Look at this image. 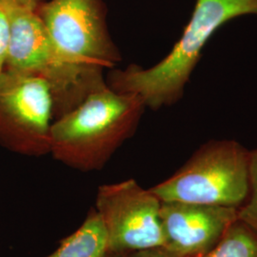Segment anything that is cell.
Segmentation results:
<instances>
[{"label": "cell", "mask_w": 257, "mask_h": 257, "mask_svg": "<svg viewBox=\"0 0 257 257\" xmlns=\"http://www.w3.org/2000/svg\"><path fill=\"white\" fill-rule=\"evenodd\" d=\"M11 32L5 69L32 74L49 83L55 100V119L75 107L69 83L37 10H10Z\"/></svg>", "instance_id": "7"}, {"label": "cell", "mask_w": 257, "mask_h": 257, "mask_svg": "<svg viewBox=\"0 0 257 257\" xmlns=\"http://www.w3.org/2000/svg\"><path fill=\"white\" fill-rule=\"evenodd\" d=\"M245 15H257V0H196L192 18L169 55L149 69L132 64L124 70H111L106 82L114 91L138 94L153 110L173 105L182 97L213 34Z\"/></svg>", "instance_id": "2"}, {"label": "cell", "mask_w": 257, "mask_h": 257, "mask_svg": "<svg viewBox=\"0 0 257 257\" xmlns=\"http://www.w3.org/2000/svg\"><path fill=\"white\" fill-rule=\"evenodd\" d=\"M76 106L106 85L103 74L121 60L103 0H50L37 8Z\"/></svg>", "instance_id": "3"}, {"label": "cell", "mask_w": 257, "mask_h": 257, "mask_svg": "<svg viewBox=\"0 0 257 257\" xmlns=\"http://www.w3.org/2000/svg\"><path fill=\"white\" fill-rule=\"evenodd\" d=\"M237 217L257 233V149L249 152L248 196L239 207Z\"/></svg>", "instance_id": "11"}, {"label": "cell", "mask_w": 257, "mask_h": 257, "mask_svg": "<svg viewBox=\"0 0 257 257\" xmlns=\"http://www.w3.org/2000/svg\"><path fill=\"white\" fill-rule=\"evenodd\" d=\"M124 257H171L163 247L145 248L124 254Z\"/></svg>", "instance_id": "14"}, {"label": "cell", "mask_w": 257, "mask_h": 257, "mask_svg": "<svg viewBox=\"0 0 257 257\" xmlns=\"http://www.w3.org/2000/svg\"><path fill=\"white\" fill-rule=\"evenodd\" d=\"M145 108L138 94L117 92L106 84L55 119L50 154L74 170L99 171L135 135Z\"/></svg>", "instance_id": "1"}, {"label": "cell", "mask_w": 257, "mask_h": 257, "mask_svg": "<svg viewBox=\"0 0 257 257\" xmlns=\"http://www.w3.org/2000/svg\"><path fill=\"white\" fill-rule=\"evenodd\" d=\"M11 32V17L10 9L0 3V75L5 69L6 55L9 44Z\"/></svg>", "instance_id": "12"}, {"label": "cell", "mask_w": 257, "mask_h": 257, "mask_svg": "<svg viewBox=\"0 0 257 257\" xmlns=\"http://www.w3.org/2000/svg\"><path fill=\"white\" fill-rule=\"evenodd\" d=\"M44 0H0L8 9L37 10Z\"/></svg>", "instance_id": "13"}, {"label": "cell", "mask_w": 257, "mask_h": 257, "mask_svg": "<svg viewBox=\"0 0 257 257\" xmlns=\"http://www.w3.org/2000/svg\"><path fill=\"white\" fill-rule=\"evenodd\" d=\"M55 100L40 76L4 71L0 75V144L27 156L50 154Z\"/></svg>", "instance_id": "5"}, {"label": "cell", "mask_w": 257, "mask_h": 257, "mask_svg": "<svg viewBox=\"0 0 257 257\" xmlns=\"http://www.w3.org/2000/svg\"><path fill=\"white\" fill-rule=\"evenodd\" d=\"M193 257H257V233L237 219L210 250Z\"/></svg>", "instance_id": "10"}, {"label": "cell", "mask_w": 257, "mask_h": 257, "mask_svg": "<svg viewBox=\"0 0 257 257\" xmlns=\"http://www.w3.org/2000/svg\"><path fill=\"white\" fill-rule=\"evenodd\" d=\"M108 253L106 230L98 213L92 209L80 227L45 257H105Z\"/></svg>", "instance_id": "9"}, {"label": "cell", "mask_w": 257, "mask_h": 257, "mask_svg": "<svg viewBox=\"0 0 257 257\" xmlns=\"http://www.w3.org/2000/svg\"><path fill=\"white\" fill-rule=\"evenodd\" d=\"M105 257H124V254H116V253H108Z\"/></svg>", "instance_id": "15"}, {"label": "cell", "mask_w": 257, "mask_h": 257, "mask_svg": "<svg viewBox=\"0 0 257 257\" xmlns=\"http://www.w3.org/2000/svg\"><path fill=\"white\" fill-rule=\"evenodd\" d=\"M238 208L161 202L164 247L171 257H193L210 250L238 219Z\"/></svg>", "instance_id": "8"}, {"label": "cell", "mask_w": 257, "mask_h": 257, "mask_svg": "<svg viewBox=\"0 0 257 257\" xmlns=\"http://www.w3.org/2000/svg\"><path fill=\"white\" fill-rule=\"evenodd\" d=\"M160 207L156 194L135 179L101 185L94 210L106 230L109 252L127 254L164 247Z\"/></svg>", "instance_id": "6"}, {"label": "cell", "mask_w": 257, "mask_h": 257, "mask_svg": "<svg viewBox=\"0 0 257 257\" xmlns=\"http://www.w3.org/2000/svg\"><path fill=\"white\" fill-rule=\"evenodd\" d=\"M248 161L249 151L238 142L212 140L150 190L161 202L239 208L248 196Z\"/></svg>", "instance_id": "4"}]
</instances>
